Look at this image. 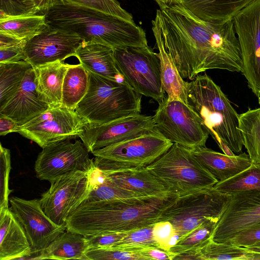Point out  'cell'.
<instances>
[{"label": "cell", "mask_w": 260, "mask_h": 260, "mask_svg": "<svg viewBox=\"0 0 260 260\" xmlns=\"http://www.w3.org/2000/svg\"><path fill=\"white\" fill-rule=\"evenodd\" d=\"M152 26L183 79L193 80L209 70L241 73L242 59L234 22L204 21L181 5L157 10Z\"/></svg>", "instance_id": "1"}, {"label": "cell", "mask_w": 260, "mask_h": 260, "mask_svg": "<svg viewBox=\"0 0 260 260\" xmlns=\"http://www.w3.org/2000/svg\"><path fill=\"white\" fill-rule=\"evenodd\" d=\"M177 197L171 193L82 202L67 217V230L87 236L102 232H128L154 224Z\"/></svg>", "instance_id": "2"}, {"label": "cell", "mask_w": 260, "mask_h": 260, "mask_svg": "<svg viewBox=\"0 0 260 260\" xmlns=\"http://www.w3.org/2000/svg\"><path fill=\"white\" fill-rule=\"evenodd\" d=\"M44 15L47 25L85 42L112 48L148 46L144 30L134 21L95 9L57 0Z\"/></svg>", "instance_id": "3"}, {"label": "cell", "mask_w": 260, "mask_h": 260, "mask_svg": "<svg viewBox=\"0 0 260 260\" xmlns=\"http://www.w3.org/2000/svg\"><path fill=\"white\" fill-rule=\"evenodd\" d=\"M187 103L201 118L204 127L223 153L234 156L243 144L239 118L228 96L207 74L187 83Z\"/></svg>", "instance_id": "4"}, {"label": "cell", "mask_w": 260, "mask_h": 260, "mask_svg": "<svg viewBox=\"0 0 260 260\" xmlns=\"http://www.w3.org/2000/svg\"><path fill=\"white\" fill-rule=\"evenodd\" d=\"M88 73L87 92L75 110L89 123L102 124L141 114V95L124 81Z\"/></svg>", "instance_id": "5"}, {"label": "cell", "mask_w": 260, "mask_h": 260, "mask_svg": "<svg viewBox=\"0 0 260 260\" xmlns=\"http://www.w3.org/2000/svg\"><path fill=\"white\" fill-rule=\"evenodd\" d=\"M146 168L168 191L178 196L212 187L218 180L200 162L190 149L173 143Z\"/></svg>", "instance_id": "6"}, {"label": "cell", "mask_w": 260, "mask_h": 260, "mask_svg": "<svg viewBox=\"0 0 260 260\" xmlns=\"http://www.w3.org/2000/svg\"><path fill=\"white\" fill-rule=\"evenodd\" d=\"M173 143L155 127L139 136L94 150V166L103 172L146 167L166 152Z\"/></svg>", "instance_id": "7"}, {"label": "cell", "mask_w": 260, "mask_h": 260, "mask_svg": "<svg viewBox=\"0 0 260 260\" xmlns=\"http://www.w3.org/2000/svg\"><path fill=\"white\" fill-rule=\"evenodd\" d=\"M231 199V194L213 187L179 196L164 210L157 222H170L181 239L208 219L219 220Z\"/></svg>", "instance_id": "8"}, {"label": "cell", "mask_w": 260, "mask_h": 260, "mask_svg": "<svg viewBox=\"0 0 260 260\" xmlns=\"http://www.w3.org/2000/svg\"><path fill=\"white\" fill-rule=\"evenodd\" d=\"M116 66L138 94L160 103L165 97L157 53L149 46L113 48Z\"/></svg>", "instance_id": "9"}, {"label": "cell", "mask_w": 260, "mask_h": 260, "mask_svg": "<svg viewBox=\"0 0 260 260\" xmlns=\"http://www.w3.org/2000/svg\"><path fill=\"white\" fill-rule=\"evenodd\" d=\"M152 116L155 127L166 139L189 149L206 146L209 134L188 104L167 96Z\"/></svg>", "instance_id": "10"}, {"label": "cell", "mask_w": 260, "mask_h": 260, "mask_svg": "<svg viewBox=\"0 0 260 260\" xmlns=\"http://www.w3.org/2000/svg\"><path fill=\"white\" fill-rule=\"evenodd\" d=\"M88 122L74 110L50 107L15 131L43 148L50 144L79 137Z\"/></svg>", "instance_id": "11"}, {"label": "cell", "mask_w": 260, "mask_h": 260, "mask_svg": "<svg viewBox=\"0 0 260 260\" xmlns=\"http://www.w3.org/2000/svg\"><path fill=\"white\" fill-rule=\"evenodd\" d=\"M89 152L78 140L74 143L65 140L50 144L42 148L37 156L35 165L36 176L51 183L74 172L91 171L95 166Z\"/></svg>", "instance_id": "12"}, {"label": "cell", "mask_w": 260, "mask_h": 260, "mask_svg": "<svg viewBox=\"0 0 260 260\" xmlns=\"http://www.w3.org/2000/svg\"><path fill=\"white\" fill-rule=\"evenodd\" d=\"M93 170L78 171L61 176L50 183L49 189L42 194L39 199L41 207L55 223L66 225L70 213L87 198L91 190Z\"/></svg>", "instance_id": "13"}, {"label": "cell", "mask_w": 260, "mask_h": 260, "mask_svg": "<svg viewBox=\"0 0 260 260\" xmlns=\"http://www.w3.org/2000/svg\"><path fill=\"white\" fill-rule=\"evenodd\" d=\"M242 59V74L260 96V0H254L233 19Z\"/></svg>", "instance_id": "14"}, {"label": "cell", "mask_w": 260, "mask_h": 260, "mask_svg": "<svg viewBox=\"0 0 260 260\" xmlns=\"http://www.w3.org/2000/svg\"><path fill=\"white\" fill-rule=\"evenodd\" d=\"M10 209L23 226L29 241L31 253L37 259L57 237L67 230L59 225L45 213L39 200H25L17 197L9 198Z\"/></svg>", "instance_id": "15"}, {"label": "cell", "mask_w": 260, "mask_h": 260, "mask_svg": "<svg viewBox=\"0 0 260 260\" xmlns=\"http://www.w3.org/2000/svg\"><path fill=\"white\" fill-rule=\"evenodd\" d=\"M155 127L153 117L142 114L102 123H87L79 136L89 152L144 134Z\"/></svg>", "instance_id": "16"}, {"label": "cell", "mask_w": 260, "mask_h": 260, "mask_svg": "<svg viewBox=\"0 0 260 260\" xmlns=\"http://www.w3.org/2000/svg\"><path fill=\"white\" fill-rule=\"evenodd\" d=\"M231 195L211 237L217 242L227 243L238 233L260 224V190Z\"/></svg>", "instance_id": "17"}, {"label": "cell", "mask_w": 260, "mask_h": 260, "mask_svg": "<svg viewBox=\"0 0 260 260\" xmlns=\"http://www.w3.org/2000/svg\"><path fill=\"white\" fill-rule=\"evenodd\" d=\"M84 42L80 37L55 29L48 25L27 40L23 48L24 60L33 68L75 56Z\"/></svg>", "instance_id": "18"}, {"label": "cell", "mask_w": 260, "mask_h": 260, "mask_svg": "<svg viewBox=\"0 0 260 260\" xmlns=\"http://www.w3.org/2000/svg\"><path fill=\"white\" fill-rule=\"evenodd\" d=\"M50 107L39 95L36 74L32 68L27 72L15 94L0 110V114L11 118L21 126Z\"/></svg>", "instance_id": "19"}, {"label": "cell", "mask_w": 260, "mask_h": 260, "mask_svg": "<svg viewBox=\"0 0 260 260\" xmlns=\"http://www.w3.org/2000/svg\"><path fill=\"white\" fill-rule=\"evenodd\" d=\"M31 253L25 231L10 208L0 210V260L24 259Z\"/></svg>", "instance_id": "20"}, {"label": "cell", "mask_w": 260, "mask_h": 260, "mask_svg": "<svg viewBox=\"0 0 260 260\" xmlns=\"http://www.w3.org/2000/svg\"><path fill=\"white\" fill-rule=\"evenodd\" d=\"M102 173L105 180L109 183L140 196H164L171 194L146 167Z\"/></svg>", "instance_id": "21"}, {"label": "cell", "mask_w": 260, "mask_h": 260, "mask_svg": "<svg viewBox=\"0 0 260 260\" xmlns=\"http://www.w3.org/2000/svg\"><path fill=\"white\" fill-rule=\"evenodd\" d=\"M254 0H170V4L184 7L198 18L222 23L233 20L241 10Z\"/></svg>", "instance_id": "22"}, {"label": "cell", "mask_w": 260, "mask_h": 260, "mask_svg": "<svg viewBox=\"0 0 260 260\" xmlns=\"http://www.w3.org/2000/svg\"><path fill=\"white\" fill-rule=\"evenodd\" d=\"M193 155L217 180L228 179L249 168L252 162L245 152L229 156L206 146L190 149Z\"/></svg>", "instance_id": "23"}, {"label": "cell", "mask_w": 260, "mask_h": 260, "mask_svg": "<svg viewBox=\"0 0 260 260\" xmlns=\"http://www.w3.org/2000/svg\"><path fill=\"white\" fill-rule=\"evenodd\" d=\"M75 57L87 71L110 79L124 81L116 66L113 49L110 47L84 41L77 50Z\"/></svg>", "instance_id": "24"}, {"label": "cell", "mask_w": 260, "mask_h": 260, "mask_svg": "<svg viewBox=\"0 0 260 260\" xmlns=\"http://www.w3.org/2000/svg\"><path fill=\"white\" fill-rule=\"evenodd\" d=\"M70 66L56 61L34 68L39 95L51 107L61 106L63 79Z\"/></svg>", "instance_id": "25"}, {"label": "cell", "mask_w": 260, "mask_h": 260, "mask_svg": "<svg viewBox=\"0 0 260 260\" xmlns=\"http://www.w3.org/2000/svg\"><path fill=\"white\" fill-rule=\"evenodd\" d=\"M152 30L158 50L162 87L169 99H177L186 104L188 82L181 77L169 54L166 51L160 35L157 28L152 26Z\"/></svg>", "instance_id": "26"}, {"label": "cell", "mask_w": 260, "mask_h": 260, "mask_svg": "<svg viewBox=\"0 0 260 260\" xmlns=\"http://www.w3.org/2000/svg\"><path fill=\"white\" fill-rule=\"evenodd\" d=\"M88 249L86 236L66 230L42 251L38 259H84Z\"/></svg>", "instance_id": "27"}, {"label": "cell", "mask_w": 260, "mask_h": 260, "mask_svg": "<svg viewBox=\"0 0 260 260\" xmlns=\"http://www.w3.org/2000/svg\"><path fill=\"white\" fill-rule=\"evenodd\" d=\"M88 85V71L80 63L71 64L63 79L61 106L75 110L87 93Z\"/></svg>", "instance_id": "28"}, {"label": "cell", "mask_w": 260, "mask_h": 260, "mask_svg": "<svg viewBox=\"0 0 260 260\" xmlns=\"http://www.w3.org/2000/svg\"><path fill=\"white\" fill-rule=\"evenodd\" d=\"M32 68L30 63L24 60L0 64V110L15 94L27 72Z\"/></svg>", "instance_id": "29"}, {"label": "cell", "mask_w": 260, "mask_h": 260, "mask_svg": "<svg viewBox=\"0 0 260 260\" xmlns=\"http://www.w3.org/2000/svg\"><path fill=\"white\" fill-rule=\"evenodd\" d=\"M238 128L252 162L260 163V108L240 114Z\"/></svg>", "instance_id": "30"}, {"label": "cell", "mask_w": 260, "mask_h": 260, "mask_svg": "<svg viewBox=\"0 0 260 260\" xmlns=\"http://www.w3.org/2000/svg\"><path fill=\"white\" fill-rule=\"evenodd\" d=\"M47 25L44 15L35 14L0 18V32L28 40Z\"/></svg>", "instance_id": "31"}, {"label": "cell", "mask_w": 260, "mask_h": 260, "mask_svg": "<svg viewBox=\"0 0 260 260\" xmlns=\"http://www.w3.org/2000/svg\"><path fill=\"white\" fill-rule=\"evenodd\" d=\"M199 252L202 260L260 259V253L232 243L217 242L211 238L199 249Z\"/></svg>", "instance_id": "32"}, {"label": "cell", "mask_w": 260, "mask_h": 260, "mask_svg": "<svg viewBox=\"0 0 260 260\" xmlns=\"http://www.w3.org/2000/svg\"><path fill=\"white\" fill-rule=\"evenodd\" d=\"M213 188L222 193L232 194L235 193L260 190V163L251 165L233 177L216 183Z\"/></svg>", "instance_id": "33"}, {"label": "cell", "mask_w": 260, "mask_h": 260, "mask_svg": "<svg viewBox=\"0 0 260 260\" xmlns=\"http://www.w3.org/2000/svg\"><path fill=\"white\" fill-rule=\"evenodd\" d=\"M218 221L217 219H208L184 236L169 251L177 254L186 250H198L211 238Z\"/></svg>", "instance_id": "34"}, {"label": "cell", "mask_w": 260, "mask_h": 260, "mask_svg": "<svg viewBox=\"0 0 260 260\" xmlns=\"http://www.w3.org/2000/svg\"><path fill=\"white\" fill-rule=\"evenodd\" d=\"M154 224L128 231L120 241L107 248L133 250L147 245L159 247L154 234Z\"/></svg>", "instance_id": "35"}, {"label": "cell", "mask_w": 260, "mask_h": 260, "mask_svg": "<svg viewBox=\"0 0 260 260\" xmlns=\"http://www.w3.org/2000/svg\"><path fill=\"white\" fill-rule=\"evenodd\" d=\"M136 197L140 196L115 186L105 180L103 183L92 186L88 196L82 202L110 201Z\"/></svg>", "instance_id": "36"}, {"label": "cell", "mask_w": 260, "mask_h": 260, "mask_svg": "<svg viewBox=\"0 0 260 260\" xmlns=\"http://www.w3.org/2000/svg\"><path fill=\"white\" fill-rule=\"evenodd\" d=\"M11 153L9 149L0 145V210L9 208V196L12 191L9 187L11 170Z\"/></svg>", "instance_id": "37"}, {"label": "cell", "mask_w": 260, "mask_h": 260, "mask_svg": "<svg viewBox=\"0 0 260 260\" xmlns=\"http://www.w3.org/2000/svg\"><path fill=\"white\" fill-rule=\"evenodd\" d=\"M73 4L91 8L105 13L134 21L131 14L123 9L116 0H63Z\"/></svg>", "instance_id": "38"}, {"label": "cell", "mask_w": 260, "mask_h": 260, "mask_svg": "<svg viewBox=\"0 0 260 260\" xmlns=\"http://www.w3.org/2000/svg\"><path fill=\"white\" fill-rule=\"evenodd\" d=\"M88 260H145L144 257L134 250L113 248L88 249L84 259Z\"/></svg>", "instance_id": "39"}, {"label": "cell", "mask_w": 260, "mask_h": 260, "mask_svg": "<svg viewBox=\"0 0 260 260\" xmlns=\"http://www.w3.org/2000/svg\"><path fill=\"white\" fill-rule=\"evenodd\" d=\"M38 14L31 0H0V18Z\"/></svg>", "instance_id": "40"}, {"label": "cell", "mask_w": 260, "mask_h": 260, "mask_svg": "<svg viewBox=\"0 0 260 260\" xmlns=\"http://www.w3.org/2000/svg\"><path fill=\"white\" fill-rule=\"evenodd\" d=\"M154 234L159 247L168 251L180 239L171 223L166 221L155 223Z\"/></svg>", "instance_id": "41"}, {"label": "cell", "mask_w": 260, "mask_h": 260, "mask_svg": "<svg viewBox=\"0 0 260 260\" xmlns=\"http://www.w3.org/2000/svg\"><path fill=\"white\" fill-rule=\"evenodd\" d=\"M128 232H107L86 236L88 249L110 248L120 241Z\"/></svg>", "instance_id": "42"}, {"label": "cell", "mask_w": 260, "mask_h": 260, "mask_svg": "<svg viewBox=\"0 0 260 260\" xmlns=\"http://www.w3.org/2000/svg\"><path fill=\"white\" fill-rule=\"evenodd\" d=\"M227 243L246 248L260 243V224L238 233Z\"/></svg>", "instance_id": "43"}, {"label": "cell", "mask_w": 260, "mask_h": 260, "mask_svg": "<svg viewBox=\"0 0 260 260\" xmlns=\"http://www.w3.org/2000/svg\"><path fill=\"white\" fill-rule=\"evenodd\" d=\"M133 250L143 256L145 260H173L176 255L169 251L153 245L142 246Z\"/></svg>", "instance_id": "44"}, {"label": "cell", "mask_w": 260, "mask_h": 260, "mask_svg": "<svg viewBox=\"0 0 260 260\" xmlns=\"http://www.w3.org/2000/svg\"><path fill=\"white\" fill-rule=\"evenodd\" d=\"M27 40L12 47L0 48V64L24 60L23 48Z\"/></svg>", "instance_id": "45"}, {"label": "cell", "mask_w": 260, "mask_h": 260, "mask_svg": "<svg viewBox=\"0 0 260 260\" xmlns=\"http://www.w3.org/2000/svg\"><path fill=\"white\" fill-rule=\"evenodd\" d=\"M18 126V124L14 120L0 114V135L1 136L14 133Z\"/></svg>", "instance_id": "46"}, {"label": "cell", "mask_w": 260, "mask_h": 260, "mask_svg": "<svg viewBox=\"0 0 260 260\" xmlns=\"http://www.w3.org/2000/svg\"><path fill=\"white\" fill-rule=\"evenodd\" d=\"M23 41V40L18 39L13 36L0 32V48L17 45L21 43Z\"/></svg>", "instance_id": "47"}, {"label": "cell", "mask_w": 260, "mask_h": 260, "mask_svg": "<svg viewBox=\"0 0 260 260\" xmlns=\"http://www.w3.org/2000/svg\"><path fill=\"white\" fill-rule=\"evenodd\" d=\"M57 0H31L38 14L44 15L45 12Z\"/></svg>", "instance_id": "48"}, {"label": "cell", "mask_w": 260, "mask_h": 260, "mask_svg": "<svg viewBox=\"0 0 260 260\" xmlns=\"http://www.w3.org/2000/svg\"><path fill=\"white\" fill-rule=\"evenodd\" d=\"M173 259H201L202 257L198 250H189L177 253Z\"/></svg>", "instance_id": "49"}, {"label": "cell", "mask_w": 260, "mask_h": 260, "mask_svg": "<svg viewBox=\"0 0 260 260\" xmlns=\"http://www.w3.org/2000/svg\"><path fill=\"white\" fill-rule=\"evenodd\" d=\"M247 248L252 251V252L260 253V243L247 247Z\"/></svg>", "instance_id": "50"}, {"label": "cell", "mask_w": 260, "mask_h": 260, "mask_svg": "<svg viewBox=\"0 0 260 260\" xmlns=\"http://www.w3.org/2000/svg\"><path fill=\"white\" fill-rule=\"evenodd\" d=\"M158 5L159 8H163L164 7L168 5L169 3L170 0H154Z\"/></svg>", "instance_id": "51"}, {"label": "cell", "mask_w": 260, "mask_h": 260, "mask_svg": "<svg viewBox=\"0 0 260 260\" xmlns=\"http://www.w3.org/2000/svg\"><path fill=\"white\" fill-rule=\"evenodd\" d=\"M258 103L260 105V96L258 97Z\"/></svg>", "instance_id": "52"}]
</instances>
